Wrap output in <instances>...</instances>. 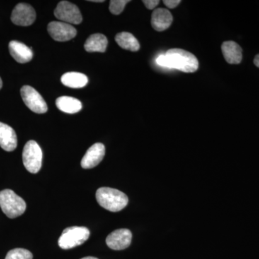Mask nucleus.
<instances>
[{
    "mask_svg": "<svg viewBox=\"0 0 259 259\" xmlns=\"http://www.w3.org/2000/svg\"><path fill=\"white\" fill-rule=\"evenodd\" d=\"M97 202L110 212H119L128 203V197L120 190L110 187H101L96 192Z\"/></svg>",
    "mask_w": 259,
    "mask_h": 259,
    "instance_id": "obj_1",
    "label": "nucleus"
},
{
    "mask_svg": "<svg viewBox=\"0 0 259 259\" xmlns=\"http://www.w3.org/2000/svg\"><path fill=\"white\" fill-rule=\"evenodd\" d=\"M169 61L171 69L185 73L195 72L199 68V61L192 53L183 49H171L165 54Z\"/></svg>",
    "mask_w": 259,
    "mask_h": 259,
    "instance_id": "obj_2",
    "label": "nucleus"
},
{
    "mask_svg": "<svg viewBox=\"0 0 259 259\" xmlns=\"http://www.w3.org/2000/svg\"><path fill=\"white\" fill-rule=\"evenodd\" d=\"M0 207L8 218L13 219L25 212L26 203L14 191L4 190L0 192Z\"/></svg>",
    "mask_w": 259,
    "mask_h": 259,
    "instance_id": "obj_3",
    "label": "nucleus"
},
{
    "mask_svg": "<svg viewBox=\"0 0 259 259\" xmlns=\"http://www.w3.org/2000/svg\"><path fill=\"white\" fill-rule=\"evenodd\" d=\"M90 231L85 227L73 226L66 228L59 239V245L67 250L83 244L90 238Z\"/></svg>",
    "mask_w": 259,
    "mask_h": 259,
    "instance_id": "obj_4",
    "label": "nucleus"
},
{
    "mask_svg": "<svg viewBox=\"0 0 259 259\" xmlns=\"http://www.w3.org/2000/svg\"><path fill=\"white\" fill-rule=\"evenodd\" d=\"M42 159V150L39 145L35 141L27 142L23 151V161L25 168L30 173H37L41 168Z\"/></svg>",
    "mask_w": 259,
    "mask_h": 259,
    "instance_id": "obj_5",
    "label": "nucleus"
},
{
    "mask_svg": "<svg viewBox=\"0 0 259 259\" xmlns=\"http://www.w3.org/2000/svg\"><path fill=\"white\" fill-rule=\"evenodd\" d=\"M24 103L31 111L37 114L46 113L48 111L47 102L35 89L25 85L20 90Z\"/></svg>",
    "mask_w": 259,
    "mask_h": 259,
    "instance_id": "obj_6",
    "label": "nucleus"
},
{
    "mask_svg": "<svg viewBox=\"0 0 259 259\" xmlns=\"http://www.w3.org/2000/svg\"><path fill=\"white\" fill-rule=\"evenodd\" d=\"M56 18L64 23L79 25L82 22V16L78 7L67 1H61L54 11Z\"/></svg>",
    "mask_w": 259,
    "mask_h": 259,
    "instance_id": "obj_7",
    "label": "nucleus"
},
{
    "mask_svg": "<svg viewBox=\"0 0 259 259\" xmlns=\"http://www.w3.org/2000/svg\"><path fill=\"white\" fill-rule=\"evenodd\" d=\"M48 32L56 41L65 42L74 38L77 33L76 28L64 22L54 21L48 25Z\"/></svg>",
    "mask_w": 259,
    "mask_h": 259,
    "instance_id": "obj_8",
    "label": "nucleus"
},
{
    "mask_svg": "<svg viewBox=\"0 0 259 259\" xmlns=\"http://www.w3.org/2000/svg\"><path fill=\"white\" fill-rule=\"evenodd\" d=\"M36 13L31 5L26 3H19L13 10L11 20L20 26H30L35 22Z\"/></svg>",
    "mask_w": 259,
    "mask_h": 259,
    "instance_id": "obj_9",
    "label": "nucleus"
},
{
    "mask_svg": "<svg viewBox=\"0 0 259 259\" xmlns=\"http://www.w3.org/2000/svg\"><path fill=\"white\" fill-rule=\"evenodd\" d=\"M132 237V233L128 229L116 230L107 237L106 243L111 249L124 250L131 245Z\"/></svg>",
    "mask_w": 259,
    "mask_h": 259,
    "instance_id": "obj_10",
    "label": "nucleus"
},
{
    "mask_svg": "<svg viewBox=\"0 0 259 259\" xmlns=\"http://www.w3.org/2000/svg\"><path fill=\"white\" fill-rule=\"evenodd\" d=\"M105 154V147L100 143L95 144L89 148L81 160V166L85 169L97 166L103 159Z\"/></svg>",
    "mask_w": 259,
    "mask_h": 259,
    "instance_id": "obj_11",
    "label": "nucleus"
},
{
    "mask_svg": "<svg viewBox=\"0 0 259 259\" xmlns=\"http://www.w3.org/2000/svg\"><path fill=\"white\" fill-rule=\"evenodd\" d=\"M172 22L173 16L169 10L164 8H158L153 12L151 25L156 31H164L171 26Z\"/></svg>",
    "mask_w": 259,
    "mask_h": 259,
    "instance_id": "obj_12",
    "label": "nucleus"
},
{
    "mask_svg": "<svg viewBox=\"0 0 259 259\" xmlns=\"http://www.w3.org/2000/svg\"><path fill=\"white\" fill-rule=\"evenodd\" d=\"M18 146V138L13 127L0 122V146L5 151H13Z\"/></svg>",
    "mask_w": 259,
    "mask_h": 259,
    "instance_id": "obj_13",
    "label": "nucleus"
},
{
    "mask_svg": "<svg viewBox=\"0 0 259 259\" xmlns=\"http://www.w3.org/2000/svg\"><path fill=\"white\" fill-rule=\"evenodd\" d=\"M9 51L13 59L20 64L28 63L31 61L33 57L32 49L23 42L17 40L10 42Z\"/></svg>",
    "mask_w": 259,
    "mask_h": 259,
    "instance_id": "obj_14",
    "label": "nucleus"
},
{
    "mask_svg": "<svg viewBox=\"0 0 259 259\" xmlns=\"http://www.w3.org/2000/svg\"><path fill=\"white\" fill-rule=\"evenodd\" d=\"M222 52L225 59L228 64H238L241 62V47L234 41H226L222 45Z\"/></svg>",
    "mask_w": 259,
    "mask_h": 259,
    "instance_id": "obj_15",
    "label": "nucleus"
},
{
    "mask_svg": "<svg viewBox=\"0 0 259 259\" xmlns=\"http://www.w3.org/2000/svg\"><path fill=\"white\" fill-rule=\"evenodd\" d=\"M56 107L65 113H77L82 108L81 102L74 97L63 96L56 101Z\"/></svg>",
    "mask_w": 259,
    "mask_h": 259,
    "instance_id": "obj_16",
    "label": "nucleus"
},
{
    "mask_svg": "<svg viewBox=\"0 0 259 259\" xmlns=\"http://www.w3.org/2000/svg\"><path fill=\"white\" fill-rule=\"evenodd\" d=\"M108 40L105 35L100 33L90 35L84 44L85 50L88 52H101L106 51Z\"/></svg>",
    "mask_w": 259,
    "mask_h": 259,
    "instance_id": "obj_17",
    "label": "nucleus"
},
{
    "mask_svg": "<svg viewBox=\"0 0 259 259\" xmlns=\"http://www.w3.org/2000/svg\"><path fill=\"white\" fill-rule=\"evenodd\" d=\"M61 82L65 86L73 89L84 88L88 83L86 75L79 72H67L61 76Z\"/></svg>",
    "mask_w": 259,
    "mask_h": 259,
    "instance_id": "obj_18",
    "label": "nucleus"
},
{
    "mask_svg": "<svg viewBox=\"0 0 259 259\" xmlns=\"http://www.w3.org/2000/svg\"><path fill=\"white\" fill-rule=\"evenodd\" d=\"M117 44L122 49L131 51H138L140 49L139 40L133 34L127 32H122L117 34L115 36Z\"/></svg>",
    "mask_w": 259,
    "mask_h": 259,
    "instance_id": "obj_19",
    "label": "nucleus"
},
{
    "mask_svg": "<svg viewBox=\"0 0 259 259\" xmlns=\"http://www.w3.org/2000/svg\"><path fill=\"white\" fill-rule=\"evenodd\" d=\"M31 252L24 248H15L10 250L5 259H32Z\"/></svg>",
    "mask_w": 259,
    "mask_h": 259,
    "instance_id": "obj_20",
    "label": "nucleus"
},
{
    "mask_svg": "<svg viewBox=\"0 0 259 259\" xmlns=\"http://www.w3.org/2000/svg\"><path fill=\"white\" fill-rule=\"evenodd\" d=\"M128 3H130L128 0H112L110 1V8H109L110 13L113 15H120Z\"/></svg>",
    "mask_w": 259,
    "mask_h": 259,
    "instance_id": "obj_21",
    "label": "nucleus"
},
{
    "mask_svg": "<svg viewBox=\"0 0 259 259\" xmlns=\"http://www.w3.org/2000/svg\"><path fill=\"white\" fill-rule=\"evenodd\" d=\"M156 63L162 67L168 68L171 69V65H170L169 61L166 55H161L158 56L156 59Z\"/></svg>",
    "mask_w": 259,
    "mask_h": 259,
    "instance_id": "obj_22",
    "label": "nucleus"
},
{
    "mask_svg": "<svg viewBox=\"0 0 259 259\" xmlns=\"http://www.w3.org/2000/svg\"><path fill=\"white\" fill-rule=\"evenodd\" d=\"M143 3L148 10H153L157 6L160 2L158 0H144Z\"/></svg>",
    "mask_w": 259,
    "mask_h": 259,
    "instance_id": "obj_23",
    "label": "nucleus"
},
{
    "mask_svg": "<svg viewBox=\"0 0 259 259\" xmlns=\"http://www.w3.org/2000/svg\"><path fill=\"white\" fill-rule=\"evenodd\" d=\"M180 0H164L163 3L169 9H174L180 4Z\"/></svg>",
    "mask_w": 259,
    "mask_h": 259,
    "instance_id": "obj_24",
    "label": "nucleus"
},
{
    "mask_svg": "<svg viewBox=\"0 0 259 259\" xmlns=\"http://www.w3.org/2000/svg\"><path fill=\"white\" fill-rule=\"evenodd\" d=\"M253 62H254V64L255 65V66H256L257 67L259 68V54L255 56Z\"/></svg>",
    "mask_w": 259,
    "mask_h": 259,
    "instance_id": "obj_25",
    "label": "nucleus"
},
{
    "mask_svg": "<svg viewBox=\"0 0 259 259\" xmlns=\"http://www.w3.org/2000/svg\"><path fill=\"white\" fill-rule=\"evenodd\" d=\"M90 2H93V3H104V0H92V1H90Z\"/></svg>",
    "mask_w": 259,
    "mask_h": 259,
    "instance_id": "obj_26",
    "label": "nucleus"
},
{
    "mask_svg": "<svg viewBox=\"0 0 259 259\" xmlns=\"http://www.w3.org/2000/svg\"><path fill=\"white\" fill-rule=\"evenodd\" d=\"M81 259H98L97 258H95V257L93 256H88V257H83V258Z\"/></svg>",
    "mask_w": 259,
    "mask_h": 259,
    "instance_id": "obj_27",
    "label": "nucleus"
},
{
    "mask_svg": "<svg viewBox=\"0 0 259 259\" xmlns=\"http://www.w3.org/2000/svg\"><path fill=\"white\" fill-rule=\"evenodd\" d=\"M3 88V81H2L1 78H0V90Z\"/></svg>",
    "mask_w": 259,
    "mask_h": 259,
    "instance_id": "obj_28",
    "label": "nucleus"
}]
</instances>
